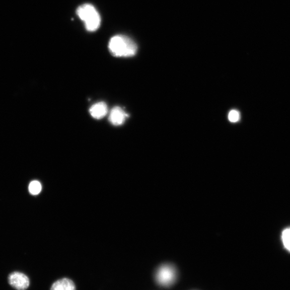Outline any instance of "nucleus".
<instances>
[{
	"mask_svg": "<svg viewBox=\"0 0 290 290\" xmlns=\"http://www.w3.org/2000/svg\"><path fill=\"white\" fill-rule=\"evenodd\" d=\"M137 49L133 40L124 35L112 37L109 43V50L116 57H130L135 55Z\"/></svg>",
	"mask_w": 290,
	"mask_h": 290,
	"instance_id": "obj_1",
	"label": "nucleus"
},
{
	"mask_svg": "<svg viewBox=\"0 0 290 290\" xmlns=\"http://www.w3.org/2000/svg\"><path fill=\"white\" fill-rule=\"evenodd\" d=\"M77 13L80 19L84 21L88 31L93 32L99 28L101 21L100 15L92 5L80 6Z\"/></svg>",
	"mask_w": 290,
	"mask_h": 290,
	"instance_id": "obj_2",
	"label": "nucleus"
},
{
	"mask_svg": "<svg viewBox=\"0 0 290 290\" xmlns=\"http://www.w3.org/2000/svg\"><path fill=\"white\" fill-rule=\"evenodd\" d=\"M175 269L171 265H164L161 267L156 274L158 283L163 286H168L172 285L176 279Z\"/></svg>",
	"mask_w": 290,
	"mask_h": 290,
	"instance_id": "obj_3",
	"label": "nucleus"
},
{
	"mask_svg": "<svg viewBox=\"0 0 290 290\" xmlns=\"http://www.w3.org/2000/svg\"><path fill=\"white\" fill-rule=\"evenodd\" d=\"M8 283L16 290H26L30 286L29 277L22 272L14 271L8 277Z\"/></svg>",
	"mask_w": 290,
	"mask_h": 290,
	"instance_id": "obj_4",
	"label": "nucleus"
},
{
	"mask_svg": "<svg viewBox=\"0 0 290 290\" xmlns=\"http://www.w3.org/2000/svg\"><path fill=\"white\" fill-rule=\"evenodd\" d=\"M128 117L125 111L120 107H116L113 108L109 115V122L115 126L122 125Z\"/></svg>",
	"mask_w": 290,
	"mask_h": 290,
	"instance_id": "obj_5",
	"label": "nucleus"
},
{
	"mask_svg": "<svg viewBox=\"0 0 290 290\" xmlns=\"http://www.w3.org/2000/svg\"><path fill=\"white\" fill-rule=\"evenodd\" d=\"M108 112L106 103L100 102L93 105L90 109L91 116L96 119H101L106 116Z\"/></svg>",
	"mask_w": 290,
	"mask_h": 290,
	"instance_id": "obj_6",
	"label": "nucleus"
},
{
	"mask_svg": "<svg viewBox=\"0 0 290 290\" xmlns=\"http://www.w3.org/2000/svg\"><path fill=\"white\" fill-rule=\"evenodd\" d=\"M50 290H76V286L70 279L62 278L54 282Z\"/></svg>",
	"mask_w": 290,
	"mask_h": 290,
	"instance_id": "obj_7",
	"label": "nucleus"
},
{
	"mask_svg": "<svg viewBox=\"0 0 290 290\" xmlns=\"http://www.w3.org/2000/svg\"><path fill=\"white\" fill-rule=\"evenodd\" d=\"M29 190L32 195H37L42 190V185L39 181H32L29 184Z\"/></svg>",
	"mask_w": 290,
	"mask_h": 290,
	"instance_id": "obj_8",
	"label": "nucleus"
},
{
	"mask_svg": "<svg viewBox=\"0 0 290 290\" xmlns=\"http://www.w3.org/2000/svg\"><path fill=\"white\" fill-rule=\"evenodd\" d=\"M281 239L285 248L290 252V228L286 229L282 232Z\"/></svg>",
	"mask_w": 290,
	"mask_h": 290,
	"instance_id": "obj_9",
	"label": "nucleus"
},
{
	"mask_svg": "<svg viewBox=\"0 0 290 290\" xmlns=\"http://www.w3.org/2000/svg\"><path fill=\"white\" fill-rule=\"evenodd\" d=\"M240 119V114L238 111L233 110L231 111L229 114V119L232 123H236Z\"/></svg>",
	"mask_w": 290,
	"mask_h": 290,
	"instance_id": "obj_10",
	"label": "nucleus"
}]
</instances>
